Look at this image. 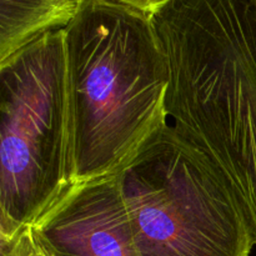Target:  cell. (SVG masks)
<instances>
[{
	"label": "cell",
	"instance_id": "1",
	"mask_svg": "<svg viewBox=\"0 0 256 256\" xmlns=\"http://www.w3.org/2000/svg\"><path fill=\"white\" fill-rule=\"evenodd\" d=\"M152 15L169 124L224 182L256 242V0H170Z\"/></svg>",
	"mask_w": 256,
	"mask_h": 256
},
{
	"label": "cell",
	"instance_id": "2",
	"mask_svg": "<svg viewBox=\"0 0 256 256\" xmlns=\"http://www.w3.org/2000/svg\"><path fill=\"white\" fill-rule=\"evenodd\" d=\"M64 34L72 182L118 176L169 124V65L152 15L88 0Z\"/></svg>",
	"mask_w": 256,
	"mask_h": 256
},
{
	"label": "cell",
	"instance_id": "4",
	"mask_svg": "<svg viewBox=\"0 0 256 256\" xmlns=\"http://www.w3.org/2000/svg\"><path fill=\"white\" fill-rule=\"evenodd\" d=\"M118 180L142 256H250L256 245L226 185L170 124Z\"/></svg>",
	"mask_w": 256,
	"mask_h": 256
},
{
	"label": "cell",
	"instance_id": "6",
	"mask_svg": "<svg viewBox=\"0 0 256 256\" xmlns=\"http://www.w3.org/2000/svg\"><path fill=\"white\" fill-rule=\"evenodd\" d=\"M0 256H59L32 228L10 240H0Z\"/></svg>",
	"mask_w": 256,
	"mask_h": 256
},
{
	"label": "cell",
	"instance_id": "3",
	"mask_svg": "<svg viewBox=\"0 0 256 256\" xmlns=\"http://www.w3.org/2000/svg\"><path fill=\"white\" fill-rule=\"evenodd\" d=\"M0 240H10L74 186L64 29L0 62Z\"/></svg>",
	"mask_w": 256,
	"mask_h": 256
},
{
	"label": "cell",
	"instance_id": "5",
	"mask_svg": "<svg viewBox=\"0 0 256 256\" xmlns=\"http://www.w3.org/2000/svg\"><path fill=\"white\" fill-rule=\"evenodd\" d=\"M32 229L59 256H142L118 176L72 186Z\"/></svg>",
	"mask_w": 256,
	"mask_h": 256
},
{
	"label": "cell",
	"instance_id": "7",
	"mask_svg": "<svg viewBox=\"0 0 256 256\" xmlns=\"http://www.w3.org/2000/svg\"><path fill=\"white\" fill-rule=\"evenodd\" d=\"M112 2H122V4L136 8V9L148 12V14H152L158 9L168 4L170 0H112Z\"/></svg>",
	"mask_w": 256,
	"mask_h": 256
}]
</instances>
